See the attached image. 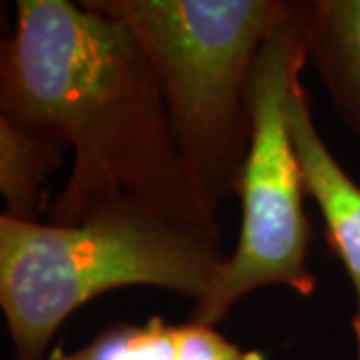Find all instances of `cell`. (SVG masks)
I'll list each match as a JSON object with an SVG mask.
<instances>
[{
  "mask_svg": "<svg viewBox=\"0 0 360 360\" xmlns=\"http://www.w3.org/2000/svg\"><path fill=\"white\" fill-rule=\"evenodd\" d=\"M66 146L0 116V193L6 217L39 222L46 180L60 168Z\"/></svg>",
  "mask_w": 360,
  "mask_h": 360,
  "instance_id": "7",
  "label": "cell"
},
{
  "mask_svg": "<svg viewBox=\"0 0 360 360\" xmlns=\"http://www.w3.org/2000/svg\"><path fill=\"white\" fill-rule=\"evenodd\" d=\"M309 63L360 142V0L302 2Z\"/></svg>",
  "mask_w": 360,
  "mask_h": 360,
  "instance_id": "6",
  "label": "cell"
},
{
  "mask_svg": "<svg viewBox=\"0 0 360 360\" xmlns=\"http://www.w3.org/2000/svg\"><path fill=\"white\" fill-rule=\"evenodd\" d=\"M40 360H84V359H82L80 350L72 352V354H65V352L56 350V352H52V356H49V359H40Z\"/></svg>",
  "mask_w": 360,
  "mask_h": 360,
  "instance_id": "10",
  "label": "cell"
},
{
  "mask_svg": "<svg viewBox=\"0 0 360 360\" xmlns=\"http://www.w3.org/2000/svg\"><path fill=\"white\" fill-rule=\"evenodd\" d=\"M222 236L160 208L115 198L77 224L0 219V307L20 360H40L80 307L124 286L200 302L229 262Z\"/></svg>",
  "mask_w": 360,
  "mask_h": 360,
  "instance_id": "2",
  "label": "cell"
},
{
  "mask_svg": "<svg viewBox=\"0 0 360 360\" xmlns=\"http://www.w3.org/2000/svg\"><path fill=\"white\" fill-rule=\"evenodd\" d=\"M288 124L300 160L304 188L314 198L324 222V238L342 262L354 288L352 330L356 338V360H360V184L350 179L316 129L300 77L288 94Z\"/></svg>",
  "mask_w": 360,
  "mask_h": 360,
  "instance_id": "5",
  "label": "cell"
},
{
  "mask_svg": "<svg viewBox=\"0 0 360 360\" xmlns=\"http://www.w3.org/2000/svg\"><path fill=\"white\" fill-rule=\"evenodd\" d=\"M0 116L72 148L54 224H77L101 202L134 198L222 236L219 205L180 153L155 72L112 16L86 2L18 0L2 44Z\"/></svg>",
  "mask_w": 360,
  "mask_h": 360,
  "instance_id": "1",
  "label": "cell"
},
{
  "mask_svg": "<svg viewBox=\"0 0 360 360\" xmlns=\"http://www.w3.org/2000/svg\"><path fill=\"white\" fill-rule=\"evenodd\" d=\"M180 324L153 316L144 324H115L90 340L84 360H179Z\"/></svg>",
  "mask_w": 360,
  "mask_h": 360,
  "instance_id": "8",
  "label": "cell"
},
{
  "mask_svg": "<svg viewBox=\"0 0 360 360\" xmlns=\"http://www.w3.org/2000/svg\"><path fill=\"white\" fill-rule=\"evenodd\" d=\"M309 65L302 2L258 52L248 110L250 142L240 174L238 243L212 290L193 307L191 322L217 326L229 310L262 286H286L309 298L316 276L309 266L310 224L304 176L288 124V94Z\"/></svg>",
  "mask_w": 360,
  "mask_h": 360,
  "instance_id": "4",
  "label": "cell"
},
{
  "mask_svg": "<svg viewBox=\"0 0 360 360\" xmlns=\"http://www.w3.org/2000/svg\"><path fill=\"white\" fill-rule=\"evenodd\" d=\"M120 20L153 68L168 122L220 206L238 194L250 142L248 92L258 52L288 20L286 0H86Z\"/></svg>",
  "mask_w": 360,
  "mask_h": 360,
  "instance_id": "3",
  "label": "cell"
},
{
  "mask_svg": "<svg viewBox=\"0 0 360 360\" xmlns=\"http://www.w3.org/2000/svg\"><path fill=\"white\" fill-rule=\"evenodd\" d=\"M179 360H266L258 350H245L217 330V326L180 324Z\"/></svg>",
  "mask_w": 360,
  "mask_h": 360,
  "instance_id": "9",
  "label": "cell"
}]
</instances>
